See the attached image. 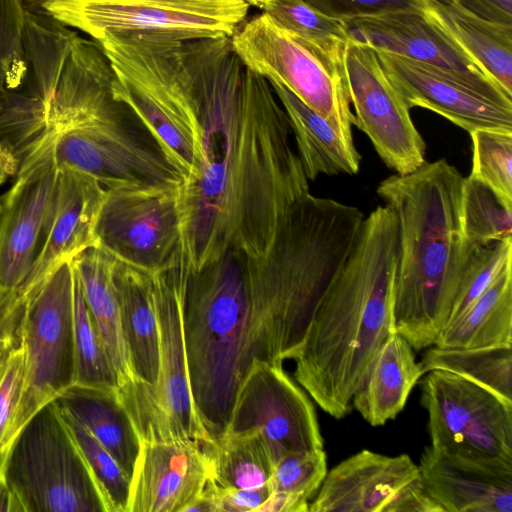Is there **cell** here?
I'll return each mask as SVG.
<instances>
[{
  "instance_id": "83f0119b",
  "label": "cell",
  "mask_w": 512,
  "mask_h": 512,
  "mask_svg": "<svg viewBox=\"0 0 512 512\" xmlns=\"http://www.w3.org/2000/svg\"><path fill=\"white\" fill-rule=\"evenodd\" d=\"M202 447L217 485L250 489L270 482L275 461L259 431L225 432Z\"/></svg>"
},
{
  "instance_id": "d4e9b609",
  "label": "cell",
  "mask_w": 512,
  "mask_h": 512,
  "mask_svg": "<svg viewBox=\"0 0 512 512\" xmlns=\"http://www.w3.org/2000/svg\"><path fill=\"white\" fill-rule=\"evenodd\" d=\"M281 103L294 136L297 154L308 180L319 175L356 174L361 156L323 116L286 87L269 81Z\"/></svg>"
},
{
  "instance_id": "7c38bea8",
  "label": "cell",
  "mask_w": 512,
  "mask_h": 512,
  "mask_svg": "<svg viewBox=\"0 0 512 512\" xmlns=\"http://www.w3.org/2000/svg\"><path fill=\"white\" fill-rule=\"evenodd\" d=\"M424 375L421 403L431 447L467 458L512 460V403L447 371Z\"/></svg>"
},
{
  "instance_id": "5bb4252c",
  "label": "cell",
  "mask_w": 512,
  "mask_h": 512,
  "mask_svg": "<svg viewBox=\"0 0 512 512\" xmlns=\"http://www.w3.org/2000/svg\"><path fill=\"white\" fill-rule=\"evenodd\" d=\"M248 430L264 436L275 462L290 452L324 448L314 405L283 365L255 361L242 381L225 432Z\"/></svg>"
},
{
  "instance_id": "f1b7e54d",
  "label": "cell",
  "mask_w": 512,
  "mask_h": 512,
  "mask_svg": "<svg viewBox=\"0 0 512 512\" xmlns=\"http://www.w3.org/2000/svg\"><path fill=\"white\" fill-rule=\"evenodd\" d=\"M294 39L343 75L350 34L345 21L325 15L301 0H266L261 6Z\"/></svg>"
},
{
  "instance_id": "8992f818",
  "label": "cell",
  "mask_w": 512,
  "mask_h": 512,
  "mask_svg": "<svg viewBox=\"0 0 512 512\" xmlns=\"http://www.w3.org/2000/svg\"><path fill=\"white\" fill-rule=\"evenodd\" d=\"M189 268L185 263L155 272L159 326V374L154 386L131 379L118 387L141 441H212L193 401L183 329Z\"/></svg>"
},
{
  "instance_id": "4dcf8cb0",
  "label": "cell",
  "mask_w": 512,
  "mask_h": 512,
  "mask_svg": "<svg viewBox=\"0 0 512 512\" xmlns=\"http://www.w3.org/2000/svg\"><path fill=\"white\" fill-rule=\"evenodd\" d=\"M460 215L464 238L471 244L512 238V203L470 175L463 179Z\"/></svg>"
},
{
  "instance_id": "9a60e30c",
  "label": "cell",
  "mask_w": 512,
  "mask_h": 512,
  "mask_svg": "<svg viewBox=\"0 0 512 512\" xmlns=\"http://www.w3.org/2000/svg\"><path fill=\"white\" fill-rule=\"evenodd\" d=\"M346 24L351 39L435 66L487 98L512 108V95L429 20L424 11H392L355 18Z\"/></svg>"
},
{
  "instance_id": "8d00e7d4",
  "label": "cell",
  "mask_w": 512,
  "mask_h": 512,
  "mask_svg": "<svg viewBox=\"0 0 512 512\" xmlns=\"http://www.w3.org/2000/svg\"><path fill=\"white\" fill-rule=\"evenodd\" d=\"M25 352L20 345L0 362V463L12 443V428L21 398Z\"/></svg>"
},
{
  "instance_id": "bcb514c9",
  "label": "cell",
  "mask_w": 512,
  "mask_h": 512,
  "mask_svg": "<svg viewBox=\"0 0 512 512\" xmlns=\"http://www.w3.org/2000/svg\"><path fill=\"white\" fill-rule=\"evenodd\" d=\"M249 5L261 8L266 0H245Z\"/></svg>"
},
{
  "instance_id": "e575fe53",
  "label": "cell",
  "mask_w": 512,
  "mask_h": 512,
  "mask_svg": "<svg viewBox=\"0 0 512 512\" xmlns=\"http://www.w3.org/2000/svg\"><path fill=\"white\" fill-rule=\"evenodd\" d=\"M469 134L473 152L469 175L512 203V131L478 129Z\"/></svg>"
},
{
  "instance_id": "5b68a950",
  "label": "cell",
  "mask_w": 512,
  "mask_h": 512,
  "mask_svg": "<svg viewBox=\"0 0 512 512\" xmlns=\"http://www.w3.org/2000/svg\"><path fill=\"white\" fill-rule=\"evenodd\" d=\"M186 39L167 33H106L99 40L112 93L140 122L182 182L196 176V116L184 63Z\"/></svg>"
},
{
  "instance_id": "d6a6232c",
  "label": "cell",
  "mask_w": 512,
  "mask_h": 512,
  "mask_svg": "<svg viewBox=\"0 0 512 512\" xmlns=\"http://www.w3.org/2000/svg\"><path fill=\"white\" fill-rule=\"evenodd\" d=\"M510 265H512V238L486 245L468 242L446 325L464 314Z\"/></svg>"
},
{
  "instance_id": "7bdbcfd3",
  "label": "cell",
  "mask_w": 512,
  "mask_h": 512,
  "mask_svg": "<svg viewBox=\"0 0 512 512\" xmlns=\"http://www.w3.org/2000/svg\"><path fill=\"white\" fill-rule=\"evenodd\" d=\"M309 502L283 492H273L257 512H308Z\"/></svg>"
},
{
  "instance_id": "74e56055",
  "label": "cell",
  "mask_w": 512,
  "mask_h": 512,
  "mask_svg": "<svg viewBox=\"0 0 512 512\" xmlns=\"http://www.w3.org/2000/svg\"><path fill=\"white\" fill-rule=\"evenodd\" d=\"M321 13L348 21L392 11H423L421 0H301Z\"/></svg>"
},
{
  "instance_id": "ffe728a7",
  "label": "cell",
  "mask_w": 512,
  "mask_h": 512,
  "mask_svg": "<svg viewBox=\"0 0 512 512\" xmlns=\"http://www.w3.org/2000/svg\"><path fill=\"white\" fill-rule=\"evenodd\" d=\"M105 187L93 176L60 169L54 208L41 251L20 293L27 298L61 264L95 246V226Z\"/></svg>"
},
{
  "instance_id": "ac0fdd59",
  "label": "cell",
  "mask_w": 512,
  "mask_h": 512,
  "mask_svg": "<svg viewBox=\"0 0 512 512\" xmlns=\"http://www.w3.org/2000/svg\"><path fill=\"white\" fill-rule=\"evenodd\" d=\"M211 479L202 444L146 442L130 479L127 512H184Z\"/></svg>"
},
{
  "instance_id": "f6af8a7d",
  "label": "cell",
  "mask_w": 512,
  "mask_h": 512,
  "mask_svg": "<svg viewBox=\"0 0 512 512\" xmlns=\"http://www.w3.org/2000/svg\"><path fill=\"white\" fill-rule=\"evenodd\" d=\"M1 109V102H0ZM15 175V167L7 154L0 135V184L4 183L8 176Z\"/></svg>"
},
{
  "instance_id": "3957f363",
  "label": "cell",
  "mask_w": 512,
  "mask_h": 512,
  "mask_svg": "<svg viewBox=\"0 0 512 512\" xmlns=\"http://www.w3.org/2000/svg\"><path fill=\"white\" fill-rule=\"evenodd\" d=\"M398 256L397 216L388 205L378 206L363 219L293 358L295 380L333 418L350 413L353 396L393 332Z\"/></svg>"
},
{
  "instance_id": "f546056e",
  "label": "cell",
  "mask_w": 512,
  "mask_h": 512,
  "mask_svg": "<svg viewBox=\"0 0 512 512\" xmlns=\"http://www.w3.org/2000/svg\"><path fill=\"white\" fill-rule=\"evenodd\" d=\"M423 374L443 370L512 403V346L442 348L432 345L419 361Z\"/></svg>"
},
{
  "instance_id": "30bf717a",
  "label": "cell",
  "mask_w": 512,
  "mask_h": 512,
  "mask_svg": "<svg viewBox=\"0 0 512 512\" xmlns=\"http://www.w3.org/2000/svg\"><path fill=\"white\" fill-rule=\"evenodd\" d=\"M245 0H45L58 21L95 40L106 33L159 32L186 40L232 36L244 22Z\"/></svg>"
},
{
  "instance_id": "4316f807",
  "label": "cell",
  "mask_w": 512,
  "mask_h": 512,
  "mask_svg": "<svg viewBox=\"0 0 512 512\" xmlns=\"http://www.w3.org/2000/svg\"><path fill=\"white\" fill-rule=\"evenodd\" d=\"M433 345L442 348L512 346V265L464 314L443 328Z\"/></svg>"
},
{
  "instance_id": "e0dca14e",
  "label": "cell",
  "mask_w": 512,
  "mask_h": 512,
  "mask_svg": "<svg viewBox=\"0 0 512 512\" xmlns=\"http://www.w3.org/2000/svg\"><path fill=\"white\" fill-rule=\"evenodd\" d=\"M374 50L409 108L431 110L468 133L478 129L512 131L511 107L487 98L435 66Z\"/></svg>"
},
{
  "instance_id": "7402d4cb",
  "label": "cell",
  "mask_w": 512,
  "mask_h": 512,
  "mask_svg": "<svg viewBox=\"0 0 512 512\" xmlns=\"http://www.w3.org/2000/svg\"><path fill=\"white\" fill-rule=\"evenodd\" d=\"M117 286L121 327L135 378L154 386L159 374V326L155 272L118 261Z\"/></svg>"
},
{
  "instance_id": "cb8c5ba5",
  "label": "cell",
  "mask_w": 512,
  "mask_h": 512,
  "mask_svg": "<svg viewBox=\"0 0 512 512\" xmlns=\"http://www.w3.org/2000/svg\"><path fill=\"white\" fill-rule=\"evenodd\" d=\"M54 402L85 427L113 456L129 480L141 440L117 388L71 385Z\"/></svg>"
},
{
  "instance_id": "1f68e13d",
  "label": "cell",
  "mask_w": 512,
  "mask_h": 512,
  "mask_svg": "<svg viewBox=\"0 0 512 512\" xmlns=\"http://www.w3.org/2000/svg\"><path fill=\"white\" fill-rule=\"evenodd\" d=\"M74 275V384L117 388V373L86 304L75 272Z\"/></svg>"
},
{
  "instance_id": "7dc6e473",
  "label": "cell",
  "mask_w": 512,
  "mask_h": 512,
  "mask_svg": "<svg viewBox=\"0 0 512 512\" xmlns=\"http://www.w3.org/2000/svg\"><path fill=\"white\" fill-rule=\"evenodd\" d=\"M1 213H2V205L0 203V219H1Z\"/></svg>"
},
{
  "instance_id": "ee69618b",
  "label": "cell",
  "mask_w": 512,
  "mask_h": 512,
  "mask_svg": "<svg viewBox=\"0 0 512 512\" xmlns=\"http://www.w3.org/2000/svg\"><path fill=\"white\" fill-rule=\"evenodd\" d=\"M0 512H16L13 496L4 478L2 465L0 463Z\"/></svg>"
},
{
  "instance_id": "4fadbf2b",
  "label": "cell",
  "mask_w": 512,
  "mask_h": 512,
  "mask_svg": "<svg viewBox=\"0 0 512 512\" xmlns=\"http://www.w3.org/2000/svg\"><path fill=\"white\" fill-rule=\"evenodd\" d=\"M343 77L354 108V125L368 136L386 166L405 175L424 164L425 141L375 50L350 39Z\"/></svg>"
},
{
  "instance_id": "603a6c76",
  "label": "cell",
  "mask_w": 512,
  "mask_h": 512,
  "mask_svg": "<svg viewBox=\"0 0 512 512\" xmlns=\"http://www.w3.org/2000/svg\"><path fill=\"white\" fill-rule=\"evenodd\" d=\"M424 376L415 350L401 335L392 332L382 344L356 394L354 408L371 426L393 420Z\"/></svg>"
},
{
  "instance_id": "60d3db41",
  "label": "cell",
  "mask_w": 512,
  "mask_h": 512,
  "mask_svg": "<svg viewBox=\"0 0 512 512\" xmlns=\"http://www.w3.org/2000/svg\"><path fill=\"white\" fill-rule=\"evenodd\" d=\"M386 512H444L427 492L421 476L403 487Z\"/></svg>"
},
{
  "instance_id": "836d02e7",
  "label": "cell",
  "mask_w": 512,
  "mask_h": 512,
  "mask_svg": "<svg viewBox=\"0 0 512 512\" xmlns=\"http://www.w3.org/2000/svg\"><path fill=\"white\" fill-rule=\"evenodd\" d=\"M60 412L102 494L107 512H127L129 478L109 451L85 427L68 414Z\"/></svg>"
},
{
  "instance_id": "f35d334b",
  "label": "cell",
  "mask_w": 512,
  "mask_h": 512,
  "mask_svg": "<svg viewBox=\"0 0 512 512\" xmlns=\"http://www.w3.org/2000/svg\"><path fill=\"white\" fill-rule=\"evenodd\" d=\"M26 298L0 287V362L21 343V325Z\"/></svg>"
},
{
  "instance_id": "9c48e42d",
  "label": "cell",
  "mask_w": 512,
  "mask_h": 512,
  "mask_svg": "<svg viewBox=\"0 0 512 512\" xmlns=\"http://www.w3.org/2000/svg\"><path fill=\"white\" fill-rule=\"evenodd\" d=\"M180 184L105 188L95 226V246L117 261L150 272L185 263Z\"/></svg>"
},
{
  "instance_id": "b9f144b4",
  "label": "cell",
  "mask_w": 512,
  "mask_h": 512,
  "mask_svg": "<svg viewBox=\"0 0 512 512\" xmlns=\"http://www.w3.org/2000/svg\"><path fill=\"white\" fill-rule=\"evenodd\" d=\"M487 20L512 25V0H448Z\"/></svg>"
},
{
  "instance_id": "44dd1931",
  "label": "cell",
  "mask_w": 512,
  "mask_h": 512,
  "mask_svg": "<svg viewBox=\"0 0 512 512\" xmlns=\"http://www.w3.org/2000/svg\"><path fill=\"white\" fill-rule=\"evenodd\" d=\"M419 476L407 454L364 449L327 472L309 512H386L400 490Z\"/></svg>"
},
{
  "instance_id": "d6986e66",
  "label": "cell",
  "mask_w": 512,
  "mask_h": 512,
  "mask_svg": "<svg viewBox=\"0 0 512 512\" xmlns=\"http://www.w3.org/2000/svg\"><path fill=\"white\" fill-rule=\"evenodd\" d=\"M419 472L444 512H512V460L467 458L424 448Z\"/></svg>"
},
{
  "instance_id": "6da1fadb",
  "label": "cell",
  "mask_w": 512,
  "mask_h": 512,
  "mask_svg": "<svg viewBox=\"0 0 512 512\" xmlns=\"http://www.w3.org/2000/svg\"><path fill=\"white\" fill-rule=\"evenodd\" d=\"M199 167L179 189L182 253L198 271L229 249L273 246L309 183L269 81L245 67L231 36L186 40Z\"/></svg>"
},
{
  "instance_id": "2e32d148",
  "label": "cell",
  "mask_w": 512,
  "mask_h": 512,
  "mask_svg": "<svg viewBox=\"0 0 512 512\" xmlns=\"http://www.w3.org/2000/svg\"><path fill=\"white\" fill-rule=\"evenodd\" d=\"M59 170L43 157L21 166L0 201V287L21 293L44 244Z\"/></svg>"
},
{
  "instance_id": "7a4b0ae2",
  "label": "cell",
  "mask_w": 512,
  "mask_h": 512,
  "mask_svg": "<svg viewBox=\"0 0 512 512\" xmlns=\"http://www.w3.org/2000/svg\"><path fill=\"white\" fill-rule=\"evenodd\" d=\"M344 262L327 226L296 207L271 249H229L187 276L183 329L197 414L210 437L225 432L237 391L255 361L293 359Z\"/></svg>"
},
{
  "instance_id": "d590c367",
  "label": "cell",
  "mask_w": 512,
  "mask_h": 512,
  "mask_svg": "<svg viewBox=\"0 0 512 512\" xmlns=\"http://www.w3.org/2000/svg\"><path fill=\"white\" fill-rule=\"evenodd\" d=\"M327 472L324 448L295 451L275 462L270 483L273 492L288 493L310 504Z\"/></svg>"
},
{
  "instance_id": "8fae6325",
  "label": "cell",
  "mask_w": 512,
  "mask_h": 512,
  "mask_svg": "<svg viewBox=\"0 0 512 512\" xmlns=\"http://www.w3.org/2000/svg\"><path fill=\"white\" fill-rule=\"evenodd\" d=\"M245 67L286 87L354 144L349 93L343 75L294 39L268 14L243 22L231 36Z\"/></svg>"
},
{
  "instance_id": "52a82bcc",
  "label": "cell",
  "mask_w": 512,
  "mask_h": 512,
  "mask_svg": "<svg viewBox=\"0 0 512 512\" xmlns=\"http://www.w3.org/2000/svg\"><path fill=\"white\" fill-rule=\"evenodd\" d=\"M16 512H107L54 401L18 432L2 463Z\"/></svg>"
},
{
  "instance_id": "ab89813d",
  "label": "cell",
  "mask_w": 512,
  "mask_h": 512,
  "mask_svg": "<svg viewBox=\"0 0 512 512\" xmlns=\"http://www.w3.org/2000/svg\"><path fill=\"white\" fill-rule=\"evenodd\" d=\"M273 493L271 483L258 488H224L217 485L218 512H257Z\"/></svg>"
},
{
  "instance_id": "484cf974",
  "label": "cell",
  "mask_w": 512,
  "mask_h": 512,
  "mask_svg": "<svg viewBox=\"0 0 512 512\" xmlns=\"http://www.w3.org/2000/svg\"><path fill=\"white\" fill-rule=\"evenodd\" d=\"M84 299L118 376L119 386L134 379L125 344L115 282L117 259L97 246L72 260Z\"/></svg>"
},
{
  "instance_id": "ba28073f",
  "label": "cell",
  "mask_w": 512,
  "mask_h": 512,
  "mask_svg": "<svg viewBox=\"0 0 512 512\" xmlns=\"http://www.w3.org/2000/svg\"><path fill=\"white\" fill-rule=\"evenodd\" d=\"M74 282L72 261L64 262L26 298L24 381L12 441L35 413L74 384Z\"/></svg>"
},
{
  "instance_id": "277c9868",
  "label": "cell",
  "mask_w": 512,
  "mask_h": 512,
  "mask_svg": "<svg viewBox=\"0 0 512 512\" xmlns=\"http://www.w3.org/2000/svg\"><path fill=\"white\" fill-rule=\"evenodd\" d=\"M463 179L439 159L391 175L377 187L399 229L393 332L415 351L434 344L451 310L468 248L460 215Z\"/></svg>"
}]
</instances>
